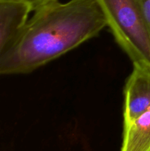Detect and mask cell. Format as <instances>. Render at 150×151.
<instances>
[{
	"instance_id": "cell-1",
	"label": "cell",
	"mask_w": 150,
	"mask_h": 151,
	"mask_svg": "<svg viewBox=\"0 0 150 151\" xmlns=\"http://www.w3.org/2000/svg\"><path fill=\"white\" fill-rule=\"evenodd\" d=\"M107 27L95 0L56 1L34 12L0 57V75L29 74Z\"/></svg>"
},
{
	"instance_id": "cell-2",
	"label": "cell",
	"mask_w": 150,
	"mask_h": 151,
	"mask_svg": "<svg viewBox=\"0 0 150 151\" xmlns=\"http://www.w3.org/2000/svg\"><path fill=\"white\" fill-rule=\"evenodd\" d=\"M118 45L133 65L150 69V35L138 0H95Z\"/></svg>"
},
{
	"instance_id": "cell-3",
	"label": "cell",
	"mask_w": 150,
	"mask_h": 151,
	"mask_svg": "<svg viewBox=\"0 0 150 151\" xmlns=\"http://www.w3.org/2000/svg\"><path fill=\"white\" fill-rule=\"evenodd\" d=\"M124 94V125H126L150 109V69L133 65Z\"/></svg>"
},
{
	"instance_id": "cell-4",
	"label": "cell",
	"mask_w": 150,
	"mask_h": 151,
	"mask_svg": "<svg viewBox=\"0 0 150 151\" xmlns=\"http://www.w3.org/2000/svg\"><path fill=\"white\" fill-rule=\"evenodd\" d=\"M30 10L16 0H0V57L29 19Z\"/></svg>"
},
{
	"instance_id": "cell-5",
	"label": "cell",
	"mask_w": 150,
	"mask_h": 151,
	"mask_svg": "<svg viewBox=\"0 0 150 151\" xmlns=\"http://www.w3.org/2000/svg\"><path fill=\"white\" fill-rule=\"evenodd\" d=\"M121 151H150V109L124 125Z\"/></svg>"
},
{
	"instance_id": "cell-6",
	"label": "cell",
	"mask_w": 150,
	"mask_h": 151,
	"mask_svg": "<svg viewBox=\"0 0 150 151\" xmlns=\"http://www.w3.org/2000/svg\"><path fill=\"white\" fill-rule=\"evenodd\" d=\"M27 6L31 12H35L46 5L58 0H16Z\"/></svg>"
},
{
	"instance_id": "cell-7",
	"label": "cell",
	"mask_w": 150,
	"mask_h": 151,
	"mask_svg": "<svg viewBox=\"0 0 150 151\" xmlns=\"http://www.w3.org/2000/svg\"><path fill=\"white\" fill-rule=\"evenodd\" d=\"M141 13L150 35V0H138Z\"/></svg>"
}]
</instances>
